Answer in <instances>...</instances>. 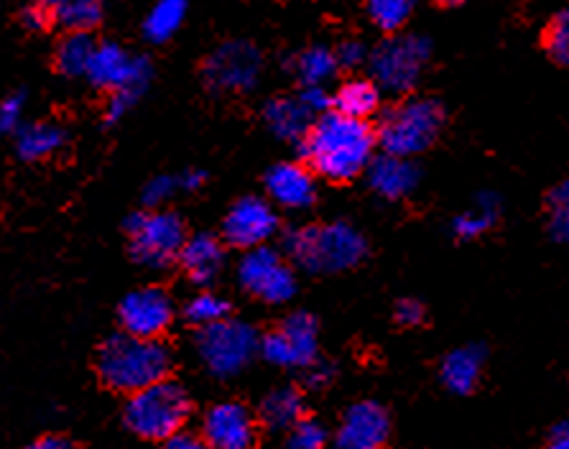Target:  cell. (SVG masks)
Instances as JSON below:
<instances>
[{
	"label": "cell",
	"instance_id": "1",
	"mask_svg": "<svg viewBox=\"0 0 569 449\" xmlns=\"http://www.w3.org/2000/svg\"><path fill=\"white\" fill-rule=\"evenodd\" d=\"M376 146V128L368 120L342 116L338 110L317 116L299 141L301 159L307 167L338 184L366 174L368 163L373 161Z\"/></svg>",
	"mask_w": 569,
	"mask_h": 449
},
{
	"label": "cell",
	"instance_id": "2",
	"mask_svg": "<svg viewBox=\"0 0 569 449\" xmlns=\"http://www.w3.org/2000/svg\"><path fill=\"white\" fill-rule=\"evenodd\" d=\"M171 370V350L159 337L120 332L108 337L98 350V376L110 391L133 393L163 381Z\"/></svg>",
	"mask_w": 569,
	"mask_h": 449
},
{
	"label": "cell",
	"instance_id": "3",
	"mask_svg": "<svg viewBox=\"0 0 569 449\" xmlns=\"http://www.w3.org/2000/svg\"><path fill=\"white\" fill-rule=\"evenodd\" d=\"M283 250L291 263L309 273H342L363 261L368 243L358 228L338 220L289 230L283 238Z\"/></svg>",
	"mask_w": 569,
	"mask_h": 449
},
{
	"label": "cell",
	"instance_id": "4",
	"mask_svg": "<svg viewBox=\"0 0 569 449\" xmlns=\"http://www.w3.org/2000/svg\"><path fill=\"white\" fill-rule=\"evenodd\" d=\"M189 413H192V401L184 388L163 378L141 391L128 393L123 421L136 437L149 439V442H167L174 431L187 427Z\"/></svg>",
	"mask_w": 569,
	"mask_h": 449
},
{
	"label": "cell",
	"instance_id": "5",
	"mask_svg": "<svg viewBox=\"0 0 569 449\" xmlns=\"http://www.w3.org/2000/svg\"><path fill=\"white\" fill-rule=\"evenodd\" d=\"M445 126V110L429 98H409L383 112L378 123V146L396 157H419L432 146Z\"/></svg>",
	"mask_w": 569,
	"mask_h": 449
},
{
	"label": "cell",
	"instance_id": "6",
	"mask_svg": "<svg viewBox=\"0 0 569 449\" xmlns=\"http://www.w3.org/2000/svg\"><path fill=\"white\" fill-rule=\"evenodd\" d=\"M258 350H261V337L240 319L226 317L214 325L200 327L197 332V356L207 373L222 378V381L243 373Z\"/></svg>",
	"mask_w": 569,
	"mask_h": 449
},
{
	"label": "cell",
	"instance_id": "7",
	"mask_svg": "<svg viewBox=\"0 0 569 449\" xmlns=\"http://www.w3.org/2000/svg\"><path fill=\"white\" fill-rule=\"evenodd\" d=\"M128 240H131V256L136 263L146 269L163 271L171 263H177L179 250L187 240V228L177 212L151 210L133 212L126 220Z\"/></svg>",
	"mask_w": 569,
	"mask_h": 449
},
{
	"label": "cell",
	"instance_id": "8",
	"mask_svg": "<svg viewBox=\"0 0 569 449\" xmlns=\"http://www.w3.org/2000/svg\"><path fill=\"white\" fill-rule=\"evenodd\" d=\"M429 41L396 31L368 54V72L381 92L403 94L417 88L429 64Z\"/></svg>",
	"mask_w": 569,
	"mask_h": 449
},
{
	"label": "cell",
	"instance_id": "9",
	"mask_svg": "<svg viewBox=\"0 0 569 449\" xmlns=\"http://www.w3.org/2000/svg\"><path fill=\"white\" fill-rule=\"evenodd\" d=\"M238 281L243 291L266 305H287L297 293V273L291 261L271 246L246 250L238 263Z\"/></svg>",
	"mask_w": 569,
	"mask_h": 449
},
{
	"label": "cell",
	"instance_id": "10",
	"mask_svg": "<svg viewBox=\"0 0 569 449\" xmlns=\"http://www.w3.org/2000/svg\"><path fill=\"white\" fill-rule=\"evenodd\" d=\"M263 57L251 41H226L207 57L202 67L204 84L220 94H243L258 84Z\"/></svg>",
	"mask_w": 569,
	"mask_h": 449
},
{
	"label": "cell",
	"instance_id": "11",
	"mask_svg": "<svg viewBox=\"0 0 569 449\" xmlns=\"http://www.w3.org/2000/svg\"><path fill=\"white\" fill-rule=\"evenodd\" d=\"M151 62L146 57L131 54V51L123 49L113 41H102V44H94L92 59L88 64V77L92 88L98 90H128L141 98L151 82Z\"/></svg>",
	"mask_w": 569,
	"mask_h": 449
},
{
	"label": "cell",
	"instance_id": "12",
	"mask_svg": "<svg viewBox=\"0 0 569 449\" xmlns=\"http://www.w3.org/2000/svg\"><path fill=\"white\" fill-rule=\"evenodd\" d=\"M319 325L312 315L295 312L261 340V356L276 368L305 370L317 360Z\"/></svg>",
	"mask_w": 569,
	"mask_h": 449
},
{
	"label": "cell",
	"instance_id": "13",
	"mask_svg": "<svg viewBox=\"0 0 569 449\" xmlns=\"http://www.w3.org/2000/svg\"><path fill=\"white\" fill-rule=\"evenodd\" d=\"M279 232V214L263 197H240L222 220V238L232 248L266 246Z\"/></svg>",
	"mask_w": 569,
	"mask_h": 449
},
{
	"label": "cell",
	"instance_id": "14",
	"mask_svg": "<svg viewBox=\"0 0 569 449\" xmlns=\"http://www.w3.org/2000/svg\"><path fill=\"white\" fill-rule=\"evenodd\" d=\"M123 332L138 337H161L174 322V301L159 287H143L128 293L118 307Z\"/></svg>",
	"mask_w": 569,
	"mask_h": 449
},
{
	"label": "cell",
	"instance_id": "15",
	"mask_svg": "<svg viewBox=\"0 0 569 449\" xmlns=\"http://www.w3.org/2000/svg\"><path fill=\"white\" fill-rule=\"evenodd\" d=\"M202 442L214 449H248L256 442L253 413L238 401H220L202 419Z\"/></svg>",
	"mask_w": 569,
	"mask_h": 449
},
{
	"label": "cell",
	"instance_id": "16",
	"mask_svg": "<svg viewBox=\"0 0 569 449\" xmlns=\"http://www.w3.org/2000/svg\"><path fill=\"white\" fill-rule=\"evenodd\" d=\"M391 437V419L381 403H352L340 421L338 445L342 449H378Z\"/></svg>",
	"mask_w": 569,
	"mask_h": 449
},
{
	"label": "cell",
	"instance_id": "17",
	"mask_svg": "<svg viewBox=\"0 0 569 449\" xmlns=\"http://www.w3.org/2000/svg\"><path fill=\"white\" fill-rule=\"evenodd\" d=\"M266 192L283 210H309L317 200L315 171L297 161L276 163L266 174Z\"/></svg>",
	"mask_w": 569,
	"mask_h": 449
},
{
	"label": "cell",
	"instance_id": "18",
	"mask_svg": "<svg viewBox=\"0 0 569 449\" xmlns=\"http://www.w3.org/2000/svg\"><path fill=\"white\" fill-rule=\"evenodd\" d=\"M368 174V184L378 197L383 200H403L409 197L413 189L419 187L421 181V171L417 167V161L409 157H396V153H386L368 163L366 169Z\"/></svg>",
	"mask_w": 569,
	"mask_h": 449
},
{
	"label": "cell",
	"instance_id": "19",
	"mask_svg": "<svg viewBox=\"0 0 569 449\" xmlns=\"http://www.w3.org/2000/svg\"><path fill=\"white\" fill-rule=\"evenodd\" d=\"M177 263L182 266L184 273L200 287H207L218 279L222 266H226V246L220 238L210 236V232H197V236L184 240L182 250H179Z\"/></svg>",
	"mask_w": 569,
	"mask_h": 449
},
{
	"label": "cell",
	"instance_id": "20",
	"mask_svg": "<svg viewBox=\"0 0 569 449\" xmlns=\"http://www.w3.org/2000/svg\"><path fill=\"white\" fill-rule=\"evenodd\" d=\"M482 366H486V350L478 348V345H465V348L452 350L442 360L439 378H442V383L450 393L468 396L476 391L482 376Z\"/></svg>",
	"mask_w": 569,
	"mask_h": 449
},
{
	"label": "cell",
	"instance_id": "21",
	"mask_svg": "<svg viewBox=\"0 0 569 449\" xmlns=\"http://www.w3.org/2000/svg\"><path fill=\"white\" fill-rule=\"evenodd\" d=\"M263 120L276 138L299 143L309 131V126H312L315 116L301 106L299 98H287V94H283V98H273L266 102Z\"/></svg>",
	"mask_w": 569,
	"mask_h": 449
},
{
	"label": "cell",
	"instance_id": "22",
	"mask_svg": "<svg viewBox=\"0 0 569 449\" xmlns=\"http://www.w3.org/2000/svg\"><path fill=\"white\" fill-rule=\"evenodd\" d=\"M258 417H261L266 429L289 431L299 419H305V396L291 386L276 388L261 401Z\"/></svg>",
	"mask_w": 569,
	"mask_h": 449
},
{
	"label": "cell",
	"instance_id": "23",
	"mask_svg": "<svg viewBox=\"0 0 569 449\" xmlns=\"http://www.w3.org/2000/svg\"><path fill=\"white\" fill-rule=\"evenodd\" d=\"M16 136V153L23 161H44L67 143L64 128L57 123H31L21 126Z\"/></svg>",
	"mask_w": 569,
	"mask_h": 449
},
{
	"label": "cell",
	"instance_id": "24",
	"mask_svg": "<svg viewBox=\"0 0 569 449\" xmlns=\"http://www.w3.org/2000/svg\"><path fill=\"white\" fill-rule=\"evenodd\" d=\"M381 108V88L373 80H350L332 94V110L368 120Z\"/></svg>",
	"mask_w": 569,
	"mask_h": 449
},
{
	"label": "cell",
	"instance_id": "25",
	"mask_svg": "<svg viewBox=\"0 0 569 449\" xmlns=\"http://www.w3.org/2000/svg\"><path fill=\"white\" fill-rule=\"evenodd\" d=\"M498 214H501V197L496 192H480L470 210L452 220V232L460 240H476L493 228Z\"/></svg>",
	"mask_w": 569,
	"mask_h": 449
},
{
	"label": "cell",
	"instance_id": "26",
	"mask_svg": "<svg viewBox=\"0 0 569 449\" xmlns=\"http://www.w3.org/2000/svg\"><path fill=\"white\" fill-rule=\"evenodd\" d=\"M338 57L330 47H309L305 51H299L291 62V72H295L297 80L301 84H327L338 72Z\"/></svg>",
	"mask_w": 569,
	"mask_h": 449
},
{
	"label": "cell",
	"instance_id": "27",
	"mask_svg": "<svg viewBox=\"0 0 569 449\" xmlns=\"http://www.w3.org/2000/svg\"><path fill=\"white\" fill-rule=\"evenodd\" d=\"M187 16V0H157L143 21L146 39L153 44H163L182 29Z\"/></svg>",
	"mask_w": 569,
	"mask_h": 449
},
{
	"label": "cell",
	"instance_id": "28",
	"mask_svg": "<svg viewBox=\"0 0 569 449\" xmlns=\"http://www.w3.org/2000/svg\"><path fill=\"white\" fill-rule=\"evenodd\" d=\"M92 51H94V41L90 37V31H69L57 47V54H54L57 69L64 77H84L92 59Z\"/></svg>",
	"mask_w": 569,
	"mask_h": 449
},
{
	"label": "cell",
	"instance_id": "29",
	"mask_svg": "<svg viewBox=\"0 0 569 449\" xmlns=\"http://www.w3.org/2000/svg\"><path fill=\"white\" fill-rule=\"evenodd\" d=\"M51 16L67 31H92L102 19V0H57Z\"/></svg>",
	"mask_w": 569,
	"mask_h": 449
},
{
	"label": "cell",
	"instance_id": "30",
	"mask_svg": "<svg viewBox=\"0 0 569 449\" xmlns=\"http://www.w3.org/2000/svg\"><path fill=\"white\" fill-rule=\"evenodd\" d=\"M368 16L386 33L401 31L417 11V0H368Z\"/></svg>",
	"mask_w": 569,
	"mask_h": 449
},
{
	"label": "cell",
	"instance_id": "31",
	"mask_svg": "<svg viewBox=\"0 0 569 449\" xmlns=\"http://www.w3.org/2000/svg\"><path fill=\"white\" fill-rule=\"evenodd\" d=\"M184 317H187V322H192L194 327L214 325V322H220V319L230 317V301L222 299L220 293L200 291L197 297L187 301Z\"/></svg>",
	"mask_w": 569,
	"mask_h": 449
},
{
	"label": "cell",
	"instance_id": "32",
	"mask_svg": "<svg viewBox=\"0 0 569 449\" xmlns=\"http://www.w3.org/2000/svg\"><path fill=\"white\" fill-rule=\"evenodd\" d=\"M547 222L551 238L569 243V177L559 181L547 197Z\"/></svg>",
	"mask_w": 569,
	"mask_h": 449
},
{
	"label": "cell",
	"instance_id": "33",
	"mask_svg": "<svg viewBox=\"0 0 569 449\" xmlns=\"http://www.w3.org/2000/svg\"><path fill=\"white\" fill-rule=\"evenodd\" d=\"M545 47L559 67L569 69V8H562V11L551 16L545 31Z\"/></svg>",
	"mask_w": 569,
	"mask_h": 449
},
{
	"label": "cell",
	"instance_id": "34",
	"mask_svg": "<svg viewBox=\"0 0 569 449\" xmlns=\"http://www.w3.org/2000/svg\"><path fill=\"white\" fill-rule=\"evenodd\" d=\"M287 435L289 447L295 449H322L327 445V429L312 419H299Z\"/></svg>",
	"mask_w": 569,
	"mask_h": 449
},
{
	"label": "cell",
	"instance_id": "35",
	"mask_svg": "<svg viewBox=\"0 0 569 449\" xmlns=\"http://www.w3.org/2000/svg\"><path fill=\"white\" fill-rule=\"evenodd\" d=\"M177 192H179V177H169V174L153 177L143 189V204L161 207L167 204Z\"/></svg>",
	"mask_w": 569,
	"mask_h": 449
},
{
	"label": "cell",
	"instance_id": "36",
	"mask_svg": "<svg viewBox=\"0 0 569 449\" xmlns=\"http://www.w3.org/2000/svg\"><path fill=\"white\" fill-rule=\"evenodd\" d=\"M23 94H8L0 102V133H16L23 126Z\"/></svg>",
	"mask_w": 569,
	"mask_h": 449
},
{
	"label": "cell",
	"instance_id": "37",
	"mask_svg": "<svg viewBox=\"0 0 569 449\" xmlns=\"http://www.w3.org/2000/svg\"><path fill=\"white\" fill-rule=\"evenodd\" d=\"M301 100V106H305L312 116H322L332 108V94L325 90V84H301V92L297 94Z\"/></svg>",
	"mask_w": 569,
	"mask_h": 449
},
{
	"label": "cell",
	"instance_id": "38",
	"mask_svg": "<svg viewBox=\"0 0 569 449\" xmlns=\"http://www.w3.org/2000/svg\"><path fill=\"white\" fill-rule=\"evenodd\" d=\"M138 100H141V98H138V94H133V92H128V90L110 92V100L106 106V123L108 126L118 123L120 118L128 116V110H131Z\"/></svg>",
	"mask_w": 569,
	"mask_h": 449
},
{
	"label": "cell",
	"instance_id": "39",
	"mask_svg": "<svg viewBox=\"0 0 569 449\" xmlns=\"http://www.w3.org/2000/svg\"><path fill=\"white\" fill-rule=\"evenodd\" d=\"M368 54L370 49H366L360 41H342L335 51V57H338V64L342 69H358V67H366L368 64Z\"/></svg>",
	"mask_w": 569,
	"mask_h": 449
},
{
	"label": "cell",
	"instance_id": "40",
	"mask_svg": "<svg viewBox=\"0 0 569 449\" xmlns=\"http://www.w3.org/2000/svg\"><path fill=\"white\" fill-rule=\"evenodd\" d=\"M425 305H421L419 299H401L399 305H396L393 309V317L396 322H399L401 327H417L425 322Z\"/></svg>",
	"mask_w": 569,
	"mask_h": 449
},
{
	"label": "cell",
	"instance_id": "41",
	"mask_svg": "<svg viewBox=\"0 0 569 449\" xmlns=\"http://www.w3.org/2000/svg\"><path fill=\"white\" fill-rule=\"evenodd\" d=\"M335 378V368L330 366V362H319L315 360L312 366L305 368V381L309 388H315V391H319V388H327L332 383Z\"/></svg>",
	"mask_w": 569,
	"mask_h": 449
},
{
	"label": "cell",
	"instance_id": "42",
	"mask_svg": "<svg viewBox=\"0 0 569 449\" xmlns=\"http://www.w3.org/2000/svg\"><path fill=\"white\" fill-rule=\"evenodd\" d=\"M51 19H54V16H51V8L39 6V3L29 6V8H26V11L21 13L23 26H26V29H31V31H44Z\"/></svg>",
	"mask_w": 569,
	"mask_h": 449
},
{
	"label": "cell",
	"instance_id": "43",
	"mask_svg": "<svg viewBox=\"0 0 569 449\" xmlns=\"http://www.w3.org/2000/svg\"><path fill=\"white\" fill-rule=\"evenodd\" d=\"M163 445L171 447V449H197V447L202 445V439L194 437V435H189L187 429H179V431H174V435H171Z\"/></svg>",
	"mask_w": 569,
	"mask_h": 449
},
{
	"label": "cell",
	"instance_id": "44",
	"mask_svg": "<svg viewBox=\"0 0 569 449\" xmlns=\"http://www.w3.org/2000/svg\"><path fill=\"white\" fill-rule=\"evenodd\" d=\"M207 174L200 169H189L184 174H179V189H184V192H194V189H200L204 184Z\"/></svg>",
	"mask_w": 569,
	"mask_h": 449
},
{
	"label": "cell",
	"instance_id": "45",
	"mask_svg": "<svg viewBox=\"0 0 569 449\" xmlns=\"http://www.w3.org/2000/svg\"><path fill=\"white\" fill-rule=\"evenodd\" d=\"M549 445L555 449H569V419L559 421L555 429L549 431Z\"/></svg>",
	"mask_w": 569,
	"mask_h": 449
},
{
	"label": "cell",
	"instance_id": "46",
	"mask_svg": "<svg viewBox=\"0 0 569 449\" xmlns=\"http://www.w3.org/2000/svg\"><path fill=\"white\" fill-rule=\"evenodd\" d=\"M33 447L37 449H67V447H72V442H69V439L62 435H44L33 442Z\"/></svg>",
	"mask_w": 569,
	"mask_h": 449
},
{
	"label": "cell",
	"instance_id": "47",
	"mask_svg": "<svg viewBox=\"0 0 569 449\" xmlns=\"http://www.w3.org/2000/svg\"><path fill=\"white\" fill-rule=\"evenodd\" d=\"M33 3H39V6H47V8H51L57 3V0H33Z\"/></svg>",
	"mask_w": 569,
	"mask_h": 449
},
{
	"label": "cell",
	"instance_id": "48",
	"mask_svg": "<svg viewBox=\"0 0 569 449\" xmlns=\"http://www.w3.org/2000/svg\"><path fill=\"white\" fill-rule=\"evenodd\" d=\"M445 3H450V6H457V3H462V0H445Z\"/></svg>",
	"mask_w": 569,
	"mask_h": 449
}]
</instances>
